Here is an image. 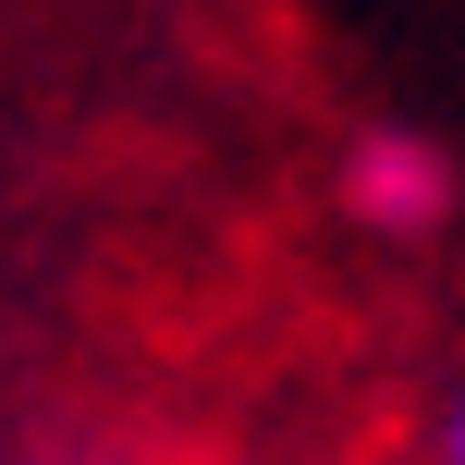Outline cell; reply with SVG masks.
<instances>
[{
    "instance_id": "cell-1",
    "label": "cell",
    "mask_w": 465,
    "mask_h": 465,
    "mask_svg": "<svg viewBox=\"0 0 465 465\" xmlns=\"http://www.w3.org/2000/svg\"><path fill=\"white\" fill-rule=\"evenodd\" d=\"M465 209V160L429 123H368V135L343 147V221L380 232V245H429V232H453Z\"/></svg>"
},
{
    "instance_id": "cell-2",
    "label": "cell",
    "mask_w": 465,
    "mask_h": 465,
    "mask_svg": "<svg viewBox=\"0 0 465 465\" xmlns=\"http://www.w3.org/2000/svg\"><path fill=\"white\" fill-rule=\"evenodd\" d=\"M429 465H465V380L441 392V417H429Z\"/></svg>"
}]
</instances>
